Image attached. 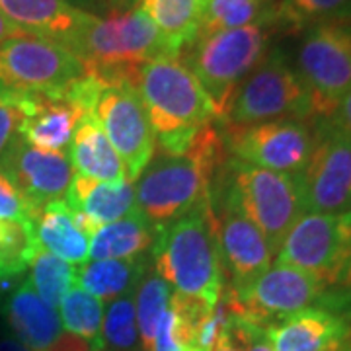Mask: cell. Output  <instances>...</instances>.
Returning <instances> with one entry per match:
<instances>
[{
  "label": "cell",
  "instance_id": "cell-1",
  "mask_svg": "<svg viewBox=\"0 0 351 351\" xmlns=\"http://www.w3.org/2000/svg\"><path fill=\"white\" fill-rule=\"evenodd\" d=\"M154 271L176 295L213 311L225 289V267L211 201L160 226L152 246Z\"/></svg>",
  "mask_w": 351,
  "mask_h": 351
},
{
  "label": "cell",
  "instance_id": "cell-2",
  "mask_svg": "<svg viewBox=\"0 0 351 351\" xmlns=\"http://www.w3.org/2000/svg\"><path fill=\"white\" fill-rule=\"evenodd\" d=\"M223 160V135L207 125L184 154L152 156L135 184L137 209L156 226H166L209 199L211 182Z\"/></svg>",
  "mask_w": 351,
  "mask_h": 351
},
{
  "label": "cell",
  "instance_id": "cell-3",
  "mask_svg": "<svg viewBox=\"0 0 351 351\" xmlns=\"http://www.w3.org/2000/svg\"><path fill=\"white\" fill-rule=\"evenodd\" d=\"M133 86L162 154H184L217 117L209 96L180 57H160L138 66Z\"/></svg>",
  "mask_w": 351,
  "mask_h": 351
},
{
  "label": "cell",
  "instance_id": "cell-4",
  "mask_svg": "<svg viewBox=\"0 0 351 351\" xmlns=\"http://www.w3.org/2000/svg\"><path fill=\"white\" fill-rule=\"evenodd\" d=\"M69 49L84 63L86 73L131 84L138 66L160 57H174L156 25L138 8L110 18L92 16Z\"/></svg>",
  "mask_w": 351,
  "mask_h": 351
},
{
  "label": "cell",
  "instance_id": "cell-5",
  "mask_svg": "<svg viewBox=\"0 0 351 351\" xmlns=\"http://www.w3.org/2000/svg\"><path fill=\"white\" fill-rule=\"evenodd\" d=\"M267 24L269 16L265 14L256 24L199 36L188 47L182 63L209 96L217 117L223 119L240 82L265 59L269 47Z\"/></svg>",
  "mask_w": 351,
  "mask_h": 351
},
{
  "label": "cell",
  "instance_id": "cell-6",
  "mask_svg": "<svg viewBox=\"0 0 351 351\" xmlns=\"http://www.w3.org/2000/svg\"><path fill=\"white\" fill-rule=\"evenodd\" d=\"M86 66L53 39L18 36L0 43V94L64 100Z\"/></svg>",
  "mask_w": 351,
  "mask_h": 351
},
{
  "label": "cell",
  "instance_id": "cell-7",
  "mask_svg": "<svg viewBox=\"0 0 351 351\" xmlns=\"http://www.w3.org/2000/svg\"><path fill=\"white\" fill-rule=\"evenodd\" d=\"M230 174L232 186L226 203L234 205L260 228L277 256L291 226L306 213L299 176L263 170L239 160L232 162Z\"/></svg>",
  "mask_w": 351,
  "mask_h": 351
},
{
  "label": "cell",
  "instance_id": "cell-8",
  "mask_svg": "<svg viewBox=\"0 0 351 351\" xmlns=\"http://www.w3.org/2000/svg\"><path fill=\"white\" fill-rule=\"evenodd\" d=\"M277 263L316 277L324 287H351V209L304 213L291 226Z\"/></svg>",
  "mask_w": 351,
  "mask_h": 351
},
{
  "label": "cell",
  "instance_id": "cell-9",
  "mask_svg": "<svg viewBox=\"0 0 351 351\" xmlns=\"http://www.w3.org/2000/svg\"><path fill=\"white\" fill-rule=\"evenodd\" d=\"M226 127H248L274 119H313L308 92L281 53H267L232 94Z\"/></svg>",
  "mask_w": 351,
  "mask_h": 351
},
{
  "label": "cell",
  "instance_id": "cell-10",
  "mask_svg": "<svg viewBox=\"0 0 351 351\" xmlns=\"http://www.w3.org/2000/svg\"><path fill=\"white\" fill-rule=\"evenodd\" d=\"M297 75L308 92L313 117L330 119L351 90V22L311 27L299 49Z\"/></svg>",
  "mask_w": 351,
  "mask_h": 351
},
{
  "label": "cell",
  "instance_id": "cell-11",
  "mask_svg": "<svg viewBox=\"0 0 351 351\" xmlns=\"http://www.w3.org/2000/svg\"><path fill=\"white\" fill-rule=\"evenodd\" d=\"M324 293L326 287L316 277L291 265L276 263L244 289H226L223 299L234 316L265 328L302 308L314 306Z\"/></svg>",
  "mask_w": 351,
  "mask_h": 351
},
{
  "label": "cell",
  "instance_id": "cell-12",
  "mask_svg": "<svg viewBox=\"0 0 351 351\" xmlns=\"http://www.w3.org/2000/svg\"><path fill=\"white\" fill-rule=\"evenodd\" d=\"M100 80L92 113L119 154L129 182L135 184L154 156L156 138L137 88L127 80Z\"/></svg>",
  "mask_w": 351,
  "mask_h": 351
},
{
  "label": "cell",
  "instance_id": "cell-13",
  "mask_svg": "<svg viewBox=\"0 0 351 351\" xmlns=\"http://www.w3.org/2000/svg\"><path fill=\"white\" fill-rule=\"evenodd\" d=\"M306 213L351 209V137L330 119L314 121V149L301 174Z\"/></svg>",
  "mask_w": 351,
  "mask_h": 351
},
{
  "label": "cell",
  "instance_id": "cell-14",
  "mask_svg": "<svg viewBox=\"0 0 351 351\" xmlns=\"http://www.w3.org/2000/svg\"><path fill=\"white\" fill-rule=\"evenodd\" d=\"M226 147L239 162L299 176L313 154L314 123L274 119L248 127H228Z\"/></svg>",
  "mask_w": 351,
  "mask_h": 351
},
{
  "label": "cell",
  "instance_id": "cell-15",
  "mask_svg": "<svg viewBox=\"0 0 351 351\" xmlns=\"http://www.w3.org/2000/svg\"><path fill=\"white\" fill-rule=\"evenodd\" d=\"M0 168L38 211L51 201L64 199L75 178L66 152L41 151L20 135L2 156Z\"/></svg>",
  "mask_w": 351,
  "mask_h": 351
},
{
  "label": "cell",
  "instance_id": "cell-16",
  "mask_svg": "<svg viewBox=\"0 0 351 351\" xmlns=\"http://www.w3.org/2000/svg\"><path fill=\"white\" fill-rule=\"evenodd\" d=\"M274 351H339L351 343V320L341 311L320 304L302 308L263 328Z\"/></svg>",
  "mask_w": 351,
  "mask_h": 351
},
{
  "label": "cell",
  "instance_id": "cell-17",
  "mask_svg": "<svg viewBox=\"0 0 351 351\" xmlns=\"http://www.w3.org/2000/svg\"><path fill=\"white\" fill-rule=\"evenodd\" d=\"M217 239L225 274L230 277V289L240 291L250 285L271 265L276 250L260 232V228L230 203L217 219Z\"/></svg>",
  "mask_w": 351,
  "mask_h": 351
},
{
  "label": "cell",
  "instance_id": "cell-18",
  "mask_svg": "<svg viewBox=\"0 0 351 351\" xmlns=\"http://www.w3.org/2000/svg\"><path fill=\"white\" fill-rule=\"evenodd\" d=\"M0 16L25 36L53 39L69 47L94 14L69 0H0Z\"/></svg>",
  "mask_w": 351,
  "mask_h": 351
},
{
  "label": "cell",
  "instance_id": "cell-19",
  "mask_svg": "<svg viewBox=\"0 0 351 351\" xmlns=\"http://www.w3.org/2000/svg\"><path fill=\"white\" fill-rule=\"evenodd\" d=\"M64 201L82 215L96 228V232L101 226L115 223L133 209H137L133 182L112 184L76 174L64 195Z\"/></svg>",
  "mask_w": 351,
  "mask_h": 351
},
{
  "label": "cell",
  "instance_id": "cell-20",
  "mask_svg": "<svg viewBox=\"0 0 351 351\" xmlns=\"http://www.w3.org/2000/svg\"><path fill=\"white\" fill-rule=\"evenodd\" d=\"M6 320L16 338L29 351H47L61 338V318L32 287L29 281L14 289L4 304Z\"/></svg>",
  "mask_w": 351,
  "mask_h": 351
},
{
  "label": "cell",
  "instance_id": "cell-21",
  "mask_svg": "<svg viewBox=\"0 0 351 351\" xmlns=\"http://www.w3.org/2000/svg\"><path fill=\"white\" fill-rule=\"evenodd\" d=\"M69 158L76 176L112 184L129 182L125 166L92 112L80 117L71 141Z\"/></svg>",
  "mask_w": 351,
  "mask_h": 351
},
{
  "label": "cell",
  "instance_id": "cell-22",
  "mask_svg": "<svg viewBox=\"0 0 351 351\" xmlns=\"http://www.w3.org/2000/svg\"><path fill=\"white\" fill-rule=\"evenodd\" d=\"M34 230L41 250L49 252L71 265L86 263L90 237L78 226L73 209L64 199L43 205L34 217Z\"/></svg>",
  "mask_w": 351,
  "mask_h": 351
},
{
  "label": "cell",
  "instance_id": "cell-23",
  "mask_svg": "<svg viewBox=\"0 0 351 351\" xmlns=\"http://www.w3.org/2000/svg\"><path fill=\"white\" fill-rule=\"evenodd\" d=\"M160 226L151 223L138 209L123 219L101 226L90 239L88 258L92 260H133L151 250L158 239Z\"/></svg>",
  "mask_w": 351,
  "mask_h": 351
},
{
  "label": "cell",
  "instance_id": "cell-24",
  "mask_svg": "<svg viewBox=\"0 0 351 351\" xmlns=\"http://www.w3.org/2000/svg\"><path fill=\"white\" fill-rule=\"evenodd\" d=\"M84 112L71 101L39 98L20 127V137L41 151L64 152Z\"/></svg>",
  "mask_w": 351,
  "mask_h": 351
},
{
  "label": "cell",
  "instance_id": "cell-25",
  "mask_svg": "<svg viewBox=\"0 0 351 351\" xmlns=\"http://www.w3.org/2000/svg\"><path fill=\"white\" fill-rule=\"evenodd\" d=\"M137 8L156 25L174 57L199 38L205 0H141Z\"/></svg>",
  "mask_w": 351,
  "mask_h": 351
},
{
  "label": "cell",
  "instance_id": "cell-26",
  "mask_svg": "<svg viewBox=\"0 0 351 351\" xmlns=\"http://www.w3.org/2000/svg\"><path fill=\"white\" fill-rule=\"evenodd\" d=\"M145 271L147 262L143 256L133 260H92L78 265L76 283L101 302L113 301L138 285Z\"/></svg>",
  "mask_w": 351,
  "mask_h": 351
},
{
  "label": "cell",
  "instance_id": "cell-27",
  "mask_svg": "<svg viewBox=\"0 0 351 351\" xmlns=\"http://www.w3.org/2000/svg\"><path fill=\"white\" fill-rule=\"evenodd\" d=\"M269 22L299 32L320 24L351 22V0H281L269 14Z\"/></svg>",
  "mask_w": 351,
  "mask_h": 351
},
{
  "label": "cell",
  "instance_id": "cell-28",
  "mask_svg": "<svg viewBox=\"0 0 351 351\" xmlns=\"http://www.w3.org/2000/svg\"><path fill=\"white\" fill-rule=\"evenodd\" d=\"M61 308V324L69 334L84 339L94 351L104 350L101 339V324H104V302L90 295L88 291L75 283L66 291Z\"/></svg>",
  "mask_w": 351,
  "mask_h": 351
},
{
  "label": "cell",
  "instance_id": "cell-29",
  "mask_svg": "<svg viewBox=\"0 0 351 351\" xmlns=\"http://www.w3.org/2000/svg\"><path fill=\"white\" fill-rule=\"evenodd\" d=\"M170 285L158 276L154 269L138 279L137 295H135V313H137V330L143 350L151 351L158 324L170 302Z\"/></svg>",
  "mask_w": 351,
  "mask_h": 351
},
{
  "label": "cell",
  "instance_id": "cell-30",
  "mask_svg": "<svg viewBox=\"0 0 351 351\" xmlns=\"http://www.w3.org/2000/svg\"><path fill=\"white\" fill-rule=\"evenodd\" d=\"M38 252L32 221H0V283L24 274Z\"/></svg>",
  "mask_w": 351,
  "mask_h": 351
},
{
  "label": "cell",
  "instance_id": "cell-31",
  "mask_svg": "<svg viewBox=\"0 0 351 351\" xmlns=\"http://www.w3.org/2000/svg\"><path fill=\"white\" fill-rule=\"evenodd\" d=\"M29 267H32V277H29L32 287L36 289V293L51 308H57L66 291L76 283V267L49 252L41 250L39 246Z\"/></svg>",
  "mask_w": 351,
  "mask_h": 351
},
{
  "label": "cell",
  "instance_id": "cell-32",
  "mask_svg": "<svg viewBox=\"0 0 351 351\" xmlns=\"http://www.w3.org/2000/svg\"><path fill=\"white\" fill-rule=\"evenodd\" d=\"M265 0H205L199 36L237 29L265 18Z\"/></svg>",
  "mask_w": 351,
  "mask_h": 351
},
{
  "label": "cell",
  "instance_id": "cell-33",
  "mask_svg": "<svg viewBox=\"0 0 351 351\" xmlns=\"http://www.w3.org/2000/svg\"><path fill=\"white\" fill-rule=\"evenodd\" d=\"M137 313H135V299L123 295L112 301L108 311L104 313L101 324V339L110 348L117 351H129L137 346Z\"/></svg>",
  "mask_w": 351,
  "mask_h": 351
},
{
  "label": "cell",
  "instance_id": "cell-34",
  "mask_svg": "<svg viewBox=\"0 0 351 351\" xmlns=\"http://www.w3.org/2000/svg\"><path fill=\"white\" fill-rule=\"evenodd\" d=\"M29 108L27 96L0 94V160L10 149L14 138L20 135V127Z\"/></svg>",
  "mask_w": 351,
  "mask_h": 351
},
{
  "label": "cell",
  "instance_id": "cell-35",
  "mask_svg": "<svg viewBox=\"0 0 351 351\" xmlns=\"http://www.w3.org/2000/svg\"><path fill=\"white\" fill-rule=\"evenodd\" d=\"M38 209L14 186L8 174L0 168V221H32Z\"/></svg>",
  "mask_w": 351,
  "mask_h": 351
},
{
  "label": "cell",
  "instance_id": "cell-36",
  "mask_svg": "<svg viewBox=\"0 0 351 351\" xmlns=\"http://www.w3.org/2000/svg\"><path fill=\"white\" fill-rule=\"evenodd\" d=\"M230 324L234 328V332L239 334L244 346H246V351H274L269 339L265 338V332L263 328L256 326V324H250L246 320H242L239 316L230 313Z\"/></svg>",
  "mask_w": 351,
  "mask_h": 351
},
{
  "label": "cell",
  "instance_id": "cell-37",
  "mask_svg": "<svg viewBox=\"0 0 351 351\" xmlns=\"http://www.w3.org/2000/svg\"><path fill=\"white\" fill-rule=\"evenodd\" d=\"M211 351H246L244 341H242V338L234 332L230 320H228V324H226L225 330L219 334V338H217V341L213 343Z\"/></svg>",
  "mask_w": 351,
  "mask_h": 351
},
{
  "label": "cell",
  "instance_id": "cell-38",
  "mask_svg": "<svg viewBox=\"0 0 351 351\" xmlns=\"http://www.w3.org/2000/svg\"><path fill=\"white\" fill-rule=\"evenodd\" d=\"M330 121H332L334 125H338L346 135H350L351 137V90L341 98L339 106L336 108V112H334V115L330 117Z\"/></svg>",
  "mask_w": 351,
  "mask_h": 351
},
{
  "label": "cell",
  "instance_id": "cell-39",
  "mask_svg": "<svg viewBox=\"0 0 351 351\" xmlns=\"http://www.w3.org/2000/svg\"><path fill=\"white\" fill-rule=\"evenodd\" d=\"M47 351H94L84 339L76 338L73 334H61V338L57 339Z\"/></svg>",
  "mask_w": 351,
  "mask_h": 351
},
{
  "label": "cell",
  "instance_id": "cell-40",
  "mask_svg": "<svg viewBox=\"0 0 351 351\" xmlns=\"http://www.w3.org/2000/svg\"><path fill=\"white\" fill-rule=\"evenodd\" d=\"M18 36H25V34H22V32H20L18 27H14L12 24H8V22L0 16V43L10 38H18Z\"/></svg>",
  "mask_w": 351,
  "mask_h": 351
},
{
  "label": "cell",
  "instance_id": "cell-41",
  "mask_svg": "<svg viewBox=\"0 0 351 351\" xmlns=\"http://www.w3.org/2000/svg\"><path fill=\"white\" fill-rule=\"evenodd\" d=\"M108 2L113 8V12H129L133 8H137L141 0H108Z\"/></svg>",
  "mask_w": 351,
  "mask_h": 351
},
{
  "label": "cell",
  "instance_id": "cell-42",
  "mask_svg": "<svg viewBox=\"0 0 351 351\" xmlns=\"http://www.w3.org/2000/svg\"><path fill=\"white\" fill-rule=\"evenodd\" d=\"M0 351H29L18 338H0Z\"/></svg>",
  "mask_w": 351,
  "mask_h": 351
},
{
  "label": "cell",
  "instance_id": "cell-43",
  "mask_svg": "<svg viewBox=\"0 0 351 351\" xmlns=\"http://www.w3.org/2000/svg\"><path fill=\"white\" fill-rule=\"evenodd\" d=\"M339 351H351V343H350V346H346L343 350H339Z\"/></svg>",
  "mask_w": 351,
  "mask_h": 351
},
{
  "label": "cell",
  "instance_id": "cell-44",
  "mask_svg": "<svg viewBox=\"0 0 351 351\" xmlns=\"http://www.w3.org/2000/svg\"><path fill=\"white\" fill-rule=\"evenodd\" d=\"M186 351H201V350H197V348H189V350H186Z\"/></svg>",
  "mask_w": 351,
  "mask_h": 351
}]
</instances>
